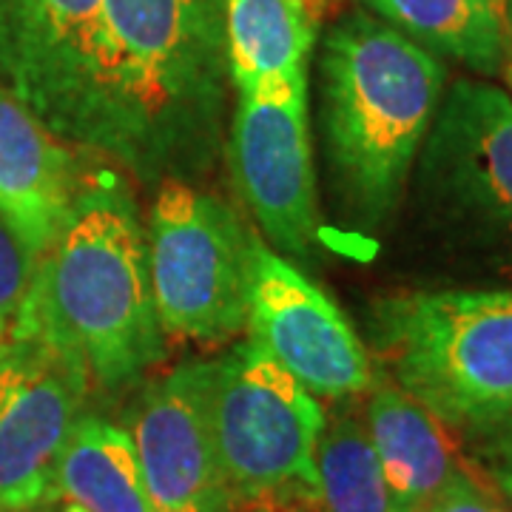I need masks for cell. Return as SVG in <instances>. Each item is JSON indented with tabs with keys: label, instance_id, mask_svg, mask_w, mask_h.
I'll return each instance as SVG.
<instances>
[{
	"label": "cell",
	"instance_id": "obj_22",
	"mask_svg": "<svg viewBox=\"0 0 512 512\" xmlns=\"http://www.w3.org/2000/svg\"><path fill=\"white\" fill-rule=\"evenodd\" d=\"M501 72L507 74V83L512 86V0H504V66Z\"/></svg>",
	"mask_w": 512,
	"mask_h": 512
},
{
	"label": "cell",
	"instance_id": "obj_16",
	"mask_svg": "<svg viewBox=\"0 0 512 512\" xmlns=\"http://www.w3.org/2000/svg\"><path fill=\"white\" fill-rule=\"evenodd\" d=\"M55 495L86 512H154L126 427L83 413L60 456Z\"/></svg>",
	"mask_w": 512,
	"mask_h": 512
},
{
	"label": "cell",
	"instance_id": "obj_10",
	"mask_svg": "<svg viewBox=\"0 0 512 512\" xmlns=\"http://www.w3.org/2000/svg\"><path fill=\"white\" fill-rule=\"evenodd\" d=\"M231 168L262 234L285 254H308L316 242L308 74L239 92L231 123Z\"/></svg>",
	"mask_w": 512,
	"mask_h": 512
},
{
	"label": "cell",
	"instance_id": "obj_27",
	"mask_svg": "<svg viewBox=\"0 0 512 512\" xmlns=\"http://www.w3.org/2000/svg\"><path fill=\"white\" fill-rule=\"evenodd\" d=\"M510 89H512V86H510Z\"/></svg>",
	"mask_w": 512,
	"mask_h": 512
},
{
	"label": "cell",
	"instance_id": "obj_2",
	"mask_svg": "<svg viewBox=\"0 0 512 512\" xmlns=\"http://www.w3.org/2000/svg\"><path fill=\"white\" fill-rule=\"evenodd\" d=\"M12 328L43 333L103 390H123L163 359L146 234L123 188H83L72 220L40 256Z\"/></svg>",
	"mask_w": 512,
	"mask_h": 512
},
{
	"label": "cell",
	"instance_id": "obj_6",
	"mask_svg": "<svg viewBox=\"0 0 512 512\" xmlns=\"http://www.w3.org/2000/svg\"><path fill=\"white\" fill-rule=\"evenodd\" d=\"M205 410L234 507L319 498L316 444L328 413L254 342L205 362Z\"/></svg>",
	"mask_w": 512,
	"mask_h": 512
},
{
	"label": "cell",
	"instance_id": "obj_1",
	"mask_svg": "<svg viewBox=\"0 0 512 512\" xmlns=\"http://www.w3.org/2000/svg\"><path fill=\"white\" fill-rule=\"evenodd\" d=\"M103 20V154L146 180L214 154L228 77L222 0H103Z\"/></svg>",
	"mask_w": 512,
	"mask_h": 512
},
{
	"label": "cell",
	"instance_id": "obj_9",
	"mask_svg": "<svg viewBox=\"0 0 512 512\" xmlns=\"http://www.w3.org/2000/svg\"><path fill=\"white\" fill-rule=\"evenodd\" d=\"M89 387L83 362L43 333L12 328L0 342V512L57 501V464Z\"/></svg>",
	"mask_w": 512,
	"mask_h": 512
},
{
	"label": "cell",
	"instance_id": "obj_8",
	"mask_svg": "<svg viewBox=\"0 0 512 512\" xmlns=\"http://www.w3.org/2000/svg\"><path fill=\"white\" fill-rule=\"evenodd\" d=\"M103 0H0V77L63 143L103 151Z\"/></svg>",
	"mask_w": 512,
	"mask_h": 512
},
{
	"label": "cell",
	"instance_id": "obj_17",
	"mask_svg": "<svg viewBox=\"0 0 512 512\" xmlns=\"http://www.w3.org/2000/svg\"><path fill=\"white\" fill-rule=\"evenodd\" d=\"M421 49L439 52L478 74L504 66V0H365Z\"/></svg>",
	"mask_w": 512,
	"mask_h": 512
},
{
	"label": "cell",
	"instance_id": "obj_19",
	"mask_svg": "<svg viewBox=\"0 0 512 512\" xmlns=\"http://www.w3.org/2000/svg\"><path fill=\"white\" fill-rule=\"evenodd\" d=\"M37 254L18 237V231L0 214V342L18 319L20 305L32 288L37 271Z\"/></svg>",
	"mask_w": 512,
	"mask_h": 512
},
{
	"label": "cell",
	"instance_id": "obj_3",
	"mask_svg": "<svg viewBox=\"0 0 512 512\" xmlns=\"http://www.w3.org/2000/svg\"><path fill=\"white\" fill-rule=\"evenodd\" d=\"M447 69L390 23L365 12L330 29L322 55V117L342 194L367 225L404 194L436 120Z\"/></svg>",
	"mask_w": 512,
	"mask_h": 512
},
{
	"label": "cell",
	"instance_id": "obj_24",
	"mask_svg": "<svg viewBox=\"0 0 512 512\" xmlns=\"http://www.w3.org/2000/svg\"><path fill=\"white\" fill-rule=\"evenodd\" d=\"M60 512H86V510H83V507H77V504H63Z\"/></svg>",
	"mask_w": 512,
	"mask_h": 512
},
{
	"label": "cell",
	"instance_id": "obj_23",
	"mask_svg": "<svg viewBox=\"0 0 512 512\" xmlns=\"http://www.w3.org/2000/svg\"><path fill=\"white\" fill-rule=\"evenodd\" d=\"M57 504H60V501H37V504H29V507H18V510H3V512H60Z\"/></svg>",
	"mask_w": 512,
	"mask_h": 512
},
{
	"label": "cell",
	"instance_id": "obj_21",
	"mask_svg": "<svg viewBox=\"0 0 512 512\" xmlns=\"http://www.w3.org/2000/svg\"><path fill=\"white\" fill-rule=\"evenodd\" d=\"M476 461L498 493L512 501V424L476 439Z\"/></svg>",
	"mask_w": 512,
	"mask_h": 512
},
{
	"label": "cell",
	"instance_id": "obj_20",
	"mask_svg": "<svg viewBox=\"0 0 512 512\" xmlns=\"http://www.w3.org/2000/svg\"><path fill=\"white\" fill-rule=\"evenodd\" d=\"M507 501L510 498L498 493L490 481L461 467L447 481V487L430 501L427 512H512Z\"/></svg>",
	"mask_w": 512,
	"mask_h": 512
},
{
	"label": "cell",
	"instance_id": "obj_14",
	"mask_svg": "<svg viewBox=\"0 0 512 512\" xmlns=\"http://www.w3.org/2000/svg\"><path fill=\"white\" fill-rule=\"evenodd\" d=\"M365 427L399 510H427L461 470L447 427L399 384H373Z\"/></svg>",
	"mask_w": 512,
	"mask_h": 512
},
{
	"label": "cell",
	"instance_id": "obj_7",
	"mask_svg": "<svg viewBox=\"0 0 512 512\" xmlns=\"http://www.w3.org/2000/svg\"><path fill=\"white\" fill-rule=\"evenodd\" d=\"M146 251L163 333L222 345L245 330L254 237L225 202L165 180L151 208Z\"/></svg>",
	"mask_w": 512,
	"mask_h": 512
},
{
	"label": "cell",
	"instance_id": "obj_5",
	"mask_svg": "<svg viewBox=\"0 0 512 512\" xmlns=\"http://www.w3.org/2000/svg\"><path fill=\"white\" fill-rule=\"evenodd\" d=\"M424 228L464 265L512 279V97L458 80L416 157Z\"/></svg>",
	"mask_w": 512,
	"mask_h": 512
},
{
	"label": "cell",
	"instance_id": "obj_4",
	"mask_svg": "<svg viewBox=\"0 0 512 512\" xmlns=\"http://www.w3.org/2000/svg\"><path fill=\"white\" fill-rule=\"evenodd\" d=\"M370 328L396 384L444 427L476 441L512 424V288L396 293Z\"/></svg>",
	"mask_w": 512,
	"mask_h": 512
},
{
	"label": "cell",
	"instance_id": "obj_26",
	"mask_svg": "<svg viewBox=\"0 0 512 512\" xmlns=\"http://www.w3.org/2000/svg\"><path fill=\"white\" fill-rule=\"evenodd\" d=\"M402 512H427V510H402Z\"/></svg>",
	"mask_w": 512,
	"mask_h": 512
},
{
	"label": "cell",
	"instance_id": "obj_25",
	"mask_svg": "<svg viewBox=\"0 0 512 512\" xmlns=\"http://www.w3.org/2000/svg\"><path fill=\"white\" fill-rule=\"evenodd\" d=\"M248 512H274V510H262V507H256V510H248Z\"/></svg>",
	"mask_w": 512,
	"mask_h": 512
},
{
	"label": "cell",
	"instance_id": "obj_13",
	"mask_svg": "<svg viewBox=\"0 0 512 512\" xmlns=\"http://www.w3.org/2000/svg\"><path fill=\"white\" fill-rule=\"evenodd\" d=\"M77 194L66 143L0 86V214L37 259L69 225Z\"/></svg>",
	"mask_w": 512,
	"mask_h": 512
},
{
	"label": "cell",
	"instance_id": "obj_18",
	"mask_svg": "<svg viewBox=\"0 0 512 512\" xmlns=\"http://www.w3.org/2000/svg\"><path fill=\"white\" fill-rule=\"evenodd\" d=\"M316 478L322 512H402L384 481L365 421L336 410L319 433Z\"/></svg>",
	"mask_w": 512,
	"mask_h": 512
},
{
	"label": "cell",
	"instance_id": "obj_11",
	"mask_svg": "<svg viewBox=\"0 0 512 512\" xmlns=\"http://www.w3.org/2000/svg\"><path fill=\"white\" fill-rule=\"evenodd\" d=\"M245 330L248 342L316 399L345 402L376 384L367 348L333 299L259 239H254Z\"/></svg>",
	"mask_w": 512,
	"mask_h": 512
},
{
	"label": "cell",
	"instance_id": "obj_15",
	"mask_svg": "<svg viewBox=\"0 0 512 512\" xmlns=\"http://www.w3.org/2000/svg\"><path fill=\"white\" fill-rule=\"evenodd\" d=\"M225 60L237 92L305 72L322 0H222Z\"/></svg>",
	"mask_w": 512,
	"mask_h": 512
},
{
	"label": "cell",
	"instance_id": "obj_12",
	"mask_svg": "<svg viewBox=\"0 0 512 512\" xmlns=\"http://www.w3.org/2000/svg\"><path fill=\"white\" fill-rule=\"evenodd\" d=\"M126 430L154 512H237L205 410V362L148 384Z\"/></svg>",
	"mask_w": 512,
	"mask_h": 512
}]
</instances>
